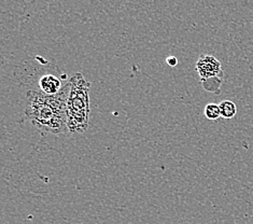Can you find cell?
Listing matches in <instances>:
<instances>
[{"label":"cell","mask_w":253,"mask_h":224,"mask_svg":"<svg viewBox=\"0 0 253 224\" xmlns=\"http://www.w3.org/2000/svg\"><path fill=\"white\" fill-rule=\"evenodd\" d=\"M69 89L68 81L56 95H46L41 90H28L25 106L27 120L37 129L54 135L68 132L66 101Z\"/></svg>","instance_id":"1"},{"label":"cell","mask_w":253,"mask_h":224,"mask_svg":"<svg viewBox=\"0 0 253 224\" xmlns=\"http://www.w3.org/2000/svg\"><path fill=\"white\" fill-rule=\"evenodd\" d=\"M70 89L66 101L67 131L71 134H81L89 126V83L81 72H76L69 79Z\"/></svg>","instance_id":"2"},{"label":"cell","mask_w":253,"mask_h":224,"mask_svg":"<svg viewBox=\"0 0 253 224\" xmlns=\"http://www.w3.org/2000/svg\"><path fill=\"white\" fill-rule=\"evenodd\" d=\"M196 71L201 78L203 84H207L209 81L222 82L224 76L221 63L212 55H202L196 62Z\"/></svg>","instance_id":"3"},{"label":"cell","mask_w":253,"mask_h":224,"mask_svg":"<svg viewBox=\"0 0 253 224\" xmlns=\"http://www.w3.org/2000/svg\"><path fill=\"white\" fill-rule=\"evenodd\" d=\"M39 88L42 93L46 95H56L63 89L59 79L53 75H44L40 78Z\"/></svg>","instance_id":"4"},{"label":"cell","mask_w":253,"mask_h":224,"mask_svg":"<svg viewBox=\"0 0 253 224\" xmlns=\"http://www.w3.org/2000/svg\"><path fill=\"white\" fill-rule=\"evenodd\" d=\"M221 118L231 120L233 119L237 113V107L232 100H223L219 104Z\"/></svg>","instance_id":"5"},{"label":"cell","mask_w":253,"mask_h":224,"mask_svg":"<svg viewBox=\"0 0 253 224\" xmlns=\"http://www.w3.org/2000/svg\"><path fill=\"white\" fill-rule=\"evenodd\" d=\"M204 114L208 120L210 121H216L219 118H221V112H220V107L216 104H207L206 107L204 109Z\"/></svg>","instance_id":"6"},{"label":"cell","mask_w":253,"mask_h":224,"mask_svg":"<svg viewBox=\"0 0 253 224\" xmlns=\"http://www.w3.org/2000/svg\"><path fill=\"white\" fill-rule=\"evenodd\" d=\"M166 63L169 65L170 67H174V66H177V64H178V59L174 56H168L166 58Z\"/></svg>","instance_id":"7"}]
</instances>
